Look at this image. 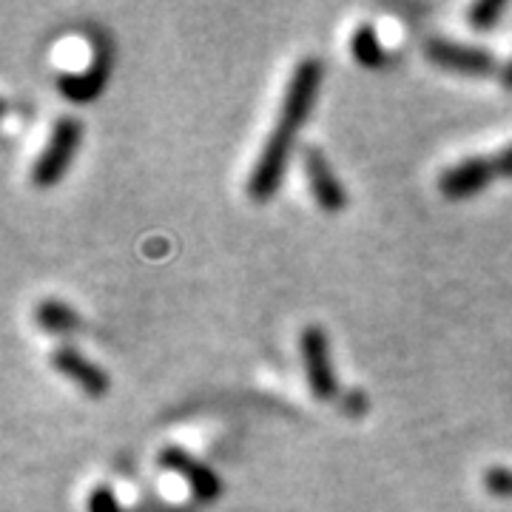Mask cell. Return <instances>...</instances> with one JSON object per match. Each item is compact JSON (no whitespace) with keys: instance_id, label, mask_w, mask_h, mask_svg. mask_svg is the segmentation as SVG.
<instances>
[{"instance_id":"1","label":"cell","mask_w":512,"mask_h":512,"mask_svg":"<svg viewBox=\"0 0 512 512\" xmlns=\"http://www.w3.org/2000/svg\"><path fill=\"white\" fill-rule=\"evenodd\" d=\"M322 77H325V66L316 57H305L293 66L291 80H288L282 103H279V117H276L265 146L259 148L254 171H251L248 185H245L248 197L254 202L271 200L285 180L296 137H299L302 126L308 123V114H311L319 89H322Z\"/></svg>"},{"instance_id":"2","label":"cell","mask_w":512,"mask_h":512,"mask_svg":"<svg viewBox=\"0 0 512 512\" xmlns=\"http://www.w3.org/2000/svg\"><path fill=\"white\" fill-rule=\"evenodd\" d=\"M495 180H512V143L493 154L464 157L461 163L444 168L439 177V191L447 200H467L487 191Z\"/></svg>"},{"instance_id":"3","label":"cell","mask_w":512,"mask_h":512,"mask_svg":"<svg viewBox=\"0 0 512 512\" xmlns=\"http://www.w3.org/2000/svg\"><path fill=\"white\" fill-rule=\"evenodd\" d=\"M80 140H83V126H80V120H77V117H69V114L57 117L55 126L49 131L46 146L37 154L35 165H32V171H29L32 185H35V188H52V185L60 183L63 174H66L69 165H72L77 148H80Z\"/></svg>"},{"instance_id":"4","label":"cell","mask_w":512,"mask_h":512,"mask_svg":"<svg viewBox=\"0 0 512 512\" xmlns=\"http://www.w3.org/2000/svg\"><path fill=\"white\" fill-rule=\"evenodd\" d=\"M299 356L305 365V379L316 402H333L339 396V382L330 365V342L325 328L308 325L299 333Z\"/></svg>"},{"instance_id":"5","label":"cell","mask_w":512,"mask_h":512,"mask_svg":"<svg viewBox=\"0 0 512 512\" xmlns=\"http://www.w3.org/2000/svg\"><path fill=\"white\" fill-rule=\"evenodd\" d=\"M424 57L433 66L444 69V72L461 74V77H490L495 72L501 74V66H498L493 52H487L481 46H470V43L447 40V37L427 40Z\"/></svg>"},{"instance_id":"6","label":"cell","mask_w":512,"mask_h":512,"mask_svg":"<svg viewBox=\"0 0 512 512\" xmlns=\"http://www.w3.org/2000/svg\"><path fill=\"white\" fill-rule=\"evenodd\" d=\"M157 464L163 467L165 473L180 478L185 487H188V493L194 495L197 501H205V504H208V501H217V498H220V476H217L205 461H200L197 456H191L183 447H174V444L163 447V450L157 453Z\"/></svg>"},{"instance_id":"7","label":"cell","mask_w":512,"mask_h":512,"mask_svg":"<svg viewBox=\"0 0 512 512\" xmlns=\"http://www.w3.org/2000/svg\"><path fill=\"white\" fill-rule=\"evenodd\" d=\"M302 171H305L308 191H311L313 202L319 205V211L342 214L348 208V191H345L342 180L336 177V171H333V165H330L322 148L308 146L302 151Z\"/></svg>"},{"instance_id":"8","label":"cell","mask_w":512,"mask_h":512,"mask_svg":"<svg viewBox=\"0 0 512 512\" xmlns=\"http://www.w3.org/2000/svg\"><path fill=\"white\" fill-rule=\"evenodd\" d=\"M52 367L63 379H69L72 384H77L80 393H86L89 399H103L109 396L111 379L109 373L100 365H94L89 356H83L80 350L72 348V345H57L52 350Z\"/></svg>"},{"instance_id":"9","label":"cell","mask_w":512,"mask_h":512,"mask_svg":"<svg viewBox=\"0 0 512 512\" xmlns=\"http://www.w3.org/2000/svg\"><path fill=\"white\" fill-rule=\"evenodd\" d=\"M111 72V52H109V43H97V49H94L92 63L86 66V72L80 74H60L57 77V92L63 94L66 100H72V103H92L97 94L103 92V86H106V80H109Z\"/></svg>"},{"instance_id":"10","label":"cell","mask_w":512,"mask_h":512,"mask_svg":"<svg viewBox=\"0 0 512 512\" xmlns=\"http://www.w3.org/2000/svg\"><path fill=\"white\" fill-rule=\"evenodd\" d=\"M35 325L43 333L52 336H69L74 330H80V313L74 311L72 305L60 302V299H43L35 308Z\"/></svg>"},{"instance_id":"11","label":"cell","mask_w":512,"mask_h":512,"mask_svg":"<svg viewBox=\"0 0 512 512\" xmlns=\"http://www.w3.org/2000/svg\"><path fill=\"white\" fill-rule=\"evenodd\" d=\"M350 55L359 66L365 69H379L384 63V46L379 40V32L373 29V23H359L356 32L350 35Z\"/></svg>"},{"instance_id":"12","label":"cell","mask_w":512,"mask_h":512,"mask_svg":"<svg viewBox=\"0 0 512 512\" xmlns=\"http://www.w3.org/2000/svg\"><path fill=\"white\" fill-rule=\"evenodd\" d=\"M504 12H507V3L504 0H484V3L470 6L467 23H470L473 32H493L495 23L504 18Z\"/></svg>"},{"instance_id":"13","label":"cell","mask_w":512,"mask_h":512,"mask_svg":"<svg viewBox=\"0 0 512 512\" xmlns=\"http://www.w3.org/2000/svg\"><path fill=\"white\" fill-rule=\"evenodd\" d=\"M86 512H126V507L109 484H97L86 498Z\"/></svg>"},{"instance_id":"14","label":"cell","mask_w":512,"mask_h":512,"mask_svg":"<svg viewBox=\"0 0 512 512\" xmlns=\"http://www.w3.org/2000/svg\"><path fill=\"white\" fill-rule=\"evenodd\" d=\"M484 490L495 498H512V467H490L484 473Z\"/></svg>"},{"instance_id":"15","label":"cell","mask_w":512,"mask_h":512,"mask_svg":"<svg viewBox=\"0 0 512 512\" xmlns=\"http://www.w3.org/2000/svg\"><path fill=\"white\" fill-rule=\"evenodd\" d=\"M345 404H348V407H353V413H362V410H365V407H367L365 393L353 390V393H348V396H345Z\"/></svg>"},{"instance_id":"16","label":"cell","mask_w":512,"mask_h":512,"mask_svg":"<svg viewBox=\"0 0 512 512\" xmlns=\"http://www.w3.org/2000/svg\"><path fill=\"white\" fill-rule=\"evenodd\" d=\"M498 80H501V86H504V89H510V92H512V60H510V63H504V66H501V74H498Z\"/></svg>"}]
</instances>
